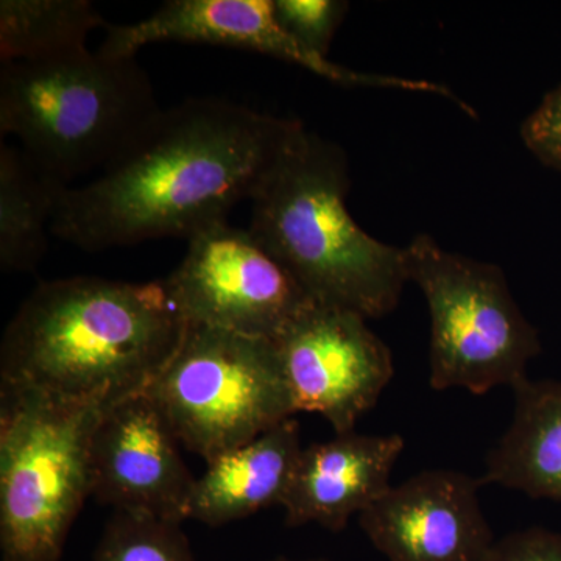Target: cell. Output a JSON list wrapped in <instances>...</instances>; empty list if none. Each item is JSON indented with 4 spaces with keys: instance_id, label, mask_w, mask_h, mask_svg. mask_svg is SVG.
<instances>
[{
    "instance_id": "4fadbf2b",
    "label": "cell",
    "mask_w": 561,
    "mask_h": 561,
    "mask_svg": "<svg viewBox=\"0 0 561 561\" xmlns=\"http://www.w3.org/2000/svg\"><path fill=\"white\" fill-rule=\"evenodd\" d=\"M405 442L401 435L356 431L302 448L280 507L289 527L319 524L342 531L354 515L370 508L390 490V476Z\"/></svg>"
},
{
    "instance_id": "9c48e42d",
    "label": "cell",
    "mask_w": 561,
    "mask_h": 561,
    "mask_svg": "<svg viewBox=\"0 0 561 561\" xmlns=\"http://www.w3.org/2000/svg\"><path fill=\"white\" fill-rule=\"evenodd\" d=\"M360 313L312 302L275 339L297 412L319 413L348 434L378 404L393 356Z\"/></svg>"
},
{
    "instance_id": "52a82bcc",
    "label": "cell",
    "mask_w": 561,
    "mask_h": 561,
    "mask_svg": "<svg viewBox=\"0 0 561 561\" xmlns=\"http://www.w3.org/2000/svg\"><path fill=\"white\" fill-rule=\"evenodd\" d=\"M147 393L206 463L298 413L275 342L197 324Z\"/></svg>"
},
{
    "instance_id": "30bf717a",
    "label": "cell",
    "mask_w": 561,
    "mask_h": 561,
    "mask_svg": "<svg viewBox=\"0 0 561 561\" xmlns=\"http://www.w3.org/2000/svg\"><path fill=\"white\" fill-rule=\"evenodd\" d=\"M165 41L257 51L345 88H389L434 95L442 91L440 84L432 81L357 72L313 54L280 28L273 0H171L146 20L110 25L99 51L106 57H136L142 47Z\"/></svg>"
},
{
    "instance_id": "9a60e30c",
    "label": "cell",
    "mask_w": 561,
    "mask_h": 561,
    "mask_svg": "<svg viewBox=\"0 0 561 561\" xmlns=\"http://www.w3.org/2000/svg\"><path fill=\"white\" fill-rule=\"evenodd\" d=\"M513 393V420L486 456L482 485L496 483L561 504V381L526 378Z\"/></svg>"
},
{
    "instance_id": "5b68a950",
    "label": "cell",
    "mask_w": 561,
    "mask_h": 561,
    "mask_svg": "<svg viewBox=\"0 0 561 561\" xmlns=\"http://www.w3.org/2000/svg\"><path fill=\"white\" fill-rule=\"evenodd\" d=\"M105 405L0 387L2 561H60L91 496V442Z\"/></svg>"
},
{
    "instance_id": "44dd1931",
    "label": "cell",
    "mask_w": 561,
    "mask_h": 561,
    "mask_svg": "<svg viewBox=\"0 0 561 561\" xmlns=\"http://www.w3.org/2000/svg\"><path fill=\"white\" fill-rule=\"evenodd\" d=\"M485 561H561V534L542 527L512 531L494 542Z\"/></svg>"
},
{
    "instance_id": "8fae6325",
    "label": "cell",
    "mask_w": 561,
    "mask_h": 561,
    "mask_svg": "<svg viewBox=\"0 0 561 561\" xmlns=\"http://www.w3.org/2000/svg\"><path fill=\"white\" fill-rule=\"evenodd\" d=\"M180 445L147 391L116 402L92 435L91 496L114 512L186 522L197 478Z\"/></svg>"
},
{
    "instance_id": "7a4b0ae2",
    "label": "cell",
    "mask_w": 561,
    "mask_h": 561,
    "mask_svg": "<svg viewBox=\"0 0 561 561\" xmlns=\"http://www.w3.org/2000/svg\"><path fill=\"white\" fill-rule=\"evenodd\" d=\"M186 328L164 280H47L7 324L0 387L111 408L149 390Z\"/></svg>"
},
{
    "instance_id": "d6986e66",
    "label": "cell",
    "mask_w": 561,
    "mask_h": 561,
    "mask_svg": "<svg viewBox=\"0 0 561 561\" xmlns=\"http://www.w3.org/2000/svg\"><path fill=\"white\" fill-rule=\"evenodd\" d=\"M276 21L306 49L328 58L332 39L348 11L342 0H273Z\"/></svg>"
},
{
    "instance_id": "8992f818",
    "label": "cell",
    "mask_w": 561,
    "mask_h": 561,
    "mask_svg": "<svg viewBox=\"0 0 561 561\" xmlns=\"http://www.w3.org/2000/svg\"><path fill=\"white\" fill-rule=\"evenodd\" d=\"M404 251L409 283L423 291L430 309L432 389L485 394L524 381L541 342L501 268L442 249L427 234Z\"/></svg>"
},
{
    "instance_id": "3957f363",
    "label": "cell",
    "mask_w": 561,
    "mask_h": 561,
    "mask_svg": "<svg viewBox=\"0 0 561 561\" xmlns=\"http://www.w3.org/2000/svg\"><path fill=\"white\" fill-rule=\"evenodd\" d=\"M348 190L342 147L295 121L251 197L249 231L313 302L381 319L409 283L405 251L362 230Z\"/></svg>"
},
{
    "instance_id": "e0dca14e",
    "label": "cell",
    "mask_w": 561,
    "mask_h": 561,
    "mask_svg": "<svg viewBox=\"0 0 561 561\" xmlns=\"http://www.w3.org/2000/svg\"><path fill=\"white\" fill-rule=\"evenodd\" d=\"M111 24L90 0H2L0 61H39L88 49L95 28Z\"/></svg>"
},
{
    "instance_id": "ffe728a7",
    "label": "cell",
    "mask_w": 561,
    "mask_h": 561,
    "mask_svg": "<svg viewBox=\"0 0 561 561\" xmlns=\"http://www.w3.org/2000/svg\"><path fill=\"white\" fill-rule=\"evenodd\" d=\"M519 135L542 165L561 173V84L524 121Z\"/></svg>"
},
{
    "instance_id": "7c38bea8",
    "label": "cell",
    "mask_w": 561,
    "mask_h": 561,
    "mask_svg": "<svg viewBox=\"0 0 561 561\" xmlns=\"http://www.w3.org/2000/svg\"><path fill=\"white\" fill-rule=\"evenodd\" d=\"M481 485L460 471L419 472L360 513L362 530L389 561H485L496 541Z\"/></svg>"
},
{
    "instance_id": "ba28073f",
    "label": "cell",
    "mask_w": 561,
    "mask_h": 561,
    "mask_svg": "<svg viewBox=\"0 0 561 561\" xmlns=\"http://www.w3.org/2000/svg\"><path fill=\"white\" fill-rule=\"evenodd\" d=\"M187 242L164 279L187 324L275 341L313 302L249 230L220 221Z\"/></svg>"
},
{
    "instance_id": "6da1fadb",
    "label": "cell",
    "mask_w": 561,
    "mask_h": 561,
    "mask_svg": "<svg viewBox=\"0 0 561 561\" xmlns=\"http://www.w3.org/2000/svg\"><path fill=\"white\" fill-rule=\"evenodd\" d=\"M295 121L219 98L162 108L110 168L61 192L51 234L91 253L190 241L251 201Z\"/></svg>"
},
{
    "instance_id": "277c9868",
    "label": "cell",
    "mask_w": 561,
    "mask_h": 561,
    "mask_svg": "<svg viewBox=\"0 0 561 561\" xmlns=\"http://www.w3.org/2000/svg\"><path fill=\"white\" fill-rule=\"evenodd\" d=\"M161 111L136 57L83 49L0 68V135L65 187L110 168Z\"/></svg>"
},
{
    "instance_id": "7402d4cb",
    "label": "cell",
    "mask_w": 561,
    "mask_h": 561,
    "mask_svg": "<svg viewBox=\"0 0 561 561\" xmlns=\"http://www.w3.org/2000/svg\"><path fill=\"white\" fill-rule=\"evenodd\" d=\"M268 561H330V560H324V559L294 560V559H289V557H276V559H272Z\"/></svg>"
},
{
    "instance_id": "2e32d148",
    "label": "cell",
    "mask_w": 561,
    "mask_h": 561,
    "mask_svg": "<svg viewBox=\"0 0 561 561\" xmlns=\"http://www.w3.org/2000/svg\"><path fill=\"white\" fill-rule=\"evenodd\" d=\"M66 187L20 149L0 144V268L36 271L49 249L51 220Z\"/></svg>"
},
{
    "instance_id": "ac0fdd59",
    "label": "cell",
    "mask_w": 561,
    "mask_h": 561,
    "mask_svg": "<svg viewBox=\"0 0 561 561\" xmlns=\"http://www.w3.org/2000/svg\"><path fill=\"white\" fill-rule=\"evenodd\" d=\"M94 561H197L180 523L136 512H113Z\"/></svg>"
},
{
    "instance_id": "5bb4252c",
    "label": "cell",
    "mask_w": 561,
    "mask_h": 561,
    "mask_svg": "<svg viewBox=\"0 0 561 561\" xmlns=\"http://www.w3.org/2000/svg\"><path fill=\"white\" fill-rule=\"evenodd\" d=\"M301 453L300 424L290 419L208 461L195 481L187 519L220 527L283 505Z\"/></svg>"
}]
</instances>
